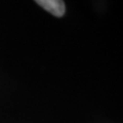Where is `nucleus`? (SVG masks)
Segmentation results:
<instances>
[{"label":"nucleus","mask_w":123,"mask_h":123,"mask_svg":"<svg viewBox=\"0 0 123 123\" xmlns=\"http://www.w3.org/2000/svg\"><path fill=\"white\" fill-rule=\"evenodd\" d=\"M36 3L55 17H63L65 13V2L61 0H37Z\"/></svg>","instance_id":"obj_1"}]
</instances>
